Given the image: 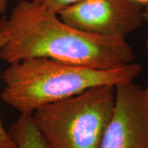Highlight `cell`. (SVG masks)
Segmentation results:
<instances>
[{
  "mask_svg": "<svg viewBox=\"0 0 148 148\" xmlns=\"http://www.w3.org/2000/svg\"><path fill=\"white\" fill-rule=\"evenodd\" d=\"M8 40L0 58L9 64L45 58L95 69L131 64L134 53L126 38L98 36L66 24L43 3L21 0L5 17Z\"/></svg>",
  "mask_w": 148,
  "mask_h": 148,
  "instance_id": "6da1fadb",
  "label": "cell"
},
{
  "mask_svg": "<svg viewBox=\"0 0 148 148\" xmlns=\"http://www.w3.org/2000/svg\"><path fill=\"white\" fill-rule=\"evenodd\" d=\"M142 71L135 63L110 69H95L50 58L27 59L9 64L3 73V102L21 114L62 101L92 87H117L133 82Z\"/></svg>",
  "mask_w": 148,
  "mask_h": 148,
  "instance_id": "7a4b0ae2",
  "label": "cell"
},
{
  "mask_svg": "<svg viewBox=\"0 0 148 148\" xmlns=\"http://www.w3.org/2000/svg\"><path fill=\"white\" fill-rule=\"evenodd\" d=\"M115 92L114 86H95L38 108L32 119L47 148H100Z\"/></svg>",
  "mask_w": 148,
  "mask_h": 148,
  "instance_id": "3957f363",
  "label": "cell"
},
{
  "mask_svg": "<svg viewBox=\"0 0 148 148\" xmlns=\"http://www.w3.org/2000/svg\"><path fill=\"white\" fill-rule=\"evenodd\" d=\"M62 21L82 32L126 38L143 24L141 5L132 0H82L58 12Z\"/></svg>",
  "mask_w": 148,
  "mask_h": 148,
  "instance_id": "277c9868",
  "label": "cell"
},
{
  "mask_svg": "<svg viewBox=\"0 0 148 148\" xmlns=\"http://www.w3.org/2000/svg\"><path fill=\"white\" fill-rule=\"evenodd\" d=\"M115 106L100 148H148V101L133 82L115 87Z\"/></svg>",
  "mask_w": 148,
  "mask_h": 148,
  "instance_id": "5b68a950",
  "label": "cell"
},
{
  "mask_svg": "<svg viewBox=\"0 0 148 148\" xmlns=\"http://www.w3.org/2000/svg\"><path fill=\"white\" fill-rule=\"evenodd\" d=\"M8 132L16 148H47L32 115L21 114Z\"/></svg>",
  "mask_w": 148,
  "mask_h": 148,
  "instance_id": "8992f818",
  "label": "cell"
},
{
  "mask_svg": "<svg viewBox=\"0 0 148 148\" xmlns=\"http://www.w3.org/2000/svg\"><path fill=\"white\" fill-rule=\"evenodd\" d=\"M8 40V32L5 26V17L0 20V50ZM0 148H16L15 143L12 140L8 132L3 127L0 119Z\"/></svg>",
  "mask_w": 148,
  "mask_h": 148,
  "instance_id": "52a82bcc",
  "label": "cell"
},
{
  "mask_svg": "<svg viewBox=\"0 0 148 148\" xmlns=\"http://www.w3.org/2000/svg\"><path fill=\"white\" fill-rule=\"evenodd\" d=\"M80 1L82 0H45L43 3L50 10L58 13L59 11L74 3H77Z\"/></svg>",
  "mask_w": 148,
  "mask_h": 148,
  "instance_id": "ba28073f",
  "label": "cell"
},
{
  "mask_svg": "<svg viewBox=\"0 0 148 148\" xmlns=\"http://www.w3.org/2000/svg\"><path fill=\"white\" fill-rule=\"evenodd\" d=\"M8 0H0V13H3L7 9Z\"/></svg>",
  "mask_w": 148,
  "mask_h": 148,
  "instance_id": "9c48e42d",
  "label": "cell"
},
{
  "mask_svg": "<svg viewBox=\"0 0 148 148\" xmlns=\"http://www.w3.org/2000/svg\"><path fill=\"white\" fill-rule=\"evenodd\" d=\"M133 2H135L136 3H138L139 5H148V0H132Z\"/></svg>",
  "mask_w": 148,
  "mask_h": 148,
  "instance_id": "30bf717a",
  "label": "cell"
},
{
  "mask_svg": "<svg viewBox=\"0 0 148 148\" xmlns=\"http://www.w3.org/2000/svg\"><path fill=\"white\" fill-rule=\"evenodd\" d=\"M147 47L148 49V39L147 40ZM143 92H144V95H145V97H146V99H147V101H148V86L145 88V89H143Z\"/></svg>",
  "mask_w": 148,
  "mask_h": 148,
  "instance_id": "8fae6325",
  "label": "cell"
},
{
  "mask_svg": "<svg viewBox=\"0 0 148 148\" xmlns=\"http://www.w3.org/2000/svg\"><path fill=\"white\" fill-rule=\"evenodd\" d=\"M143 16L145 20H148V5L146 6L145 10H143Z\"/></svg>",
  "mask_w": 148,
  "mask_h": 148,
  "instance_id": "7c38bea8",
  "label": "cell"
},
{
  "mask_svg": "<svg viewBox=\"0 0 148 148\" xmlns=\"http://www.w3.org/2000/svg\"><path fill=\"white\" fill-rule=\"evenodd\" d=\"M30 1H33V2H37V3H44L45 0H30Z\"/></svg>",
  "mask_w": 148,
  "mask_h": 148,
  "instance_id": "4fadbf2b",
  "label": "cell"
}]
</instances>
